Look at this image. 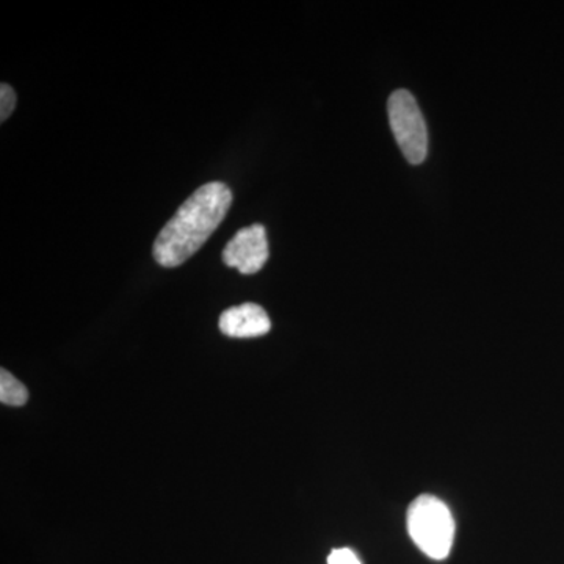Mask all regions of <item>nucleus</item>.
Returning a JSON list of instances; mask_svg holds the SVG:
<instances>
[{
    "label": "nucleus",
    "instance_id": "3",
    "mask_svg": "<svg viewBox=\"0 0 564 564\" xmlns=\"http://www.w3.org/2000/svg\"><path fill=\"white\" fill-rule=\"evenodd\" d=\"M389 122L397 144L411 165H421L429 154V132L413 95L393 91L388 102Z\"/></svg>",
    "mask_w": 564,
    "mask_h": 564
},
{
    "label": "nucleus",
    "instance_id": "5",
    "mask_svg": "<svg viewBox=\"0 0 564 564\" xmlns=\"http://www.w3.org/2000/svg\"><path fill=\"white\" fill-rule=\"evenodd\" d=\"M218 326L225 336L250 339L269 333L272 329V322L262 306L245 303L226 310L220 315Z\"/></svg>",
    "mask_w": 564,
    "mask_h": 564
},
{
    "label": "nucleus",
    "instance_id": "8",
    "mask_svg": "<svg viewBox=\"0 0 564 564\" xmlns=\"http://www.w3.org/2000/svg\"><path fill=\"white\" fill-rule=\"evenodd\" d=\"M328 564H361V562L350 549H336L328 556Z\"/></svg>",
    "mask_w": 564,
    "mask_h": 564
},
{
    "label": "nucleus",
    "instance_id": "1",
    "mask_svg": "<svg viewBox=\"0 0 564 564\" xmlns=\"http://www.w3.org/2000/svg\"><path fill=\"white\" fill-rule=\"evenodd\" d=\"M231 204V188L223 182H209L193 192L155 239V262L174 269L188 261L217 231Z\"/></svg>",
    "mask_w": 564,
    "mask_h": 564
},
{
    "label": "nucleus",
    "instance_id": "4",
    "mask_svg": "<svg viewBox=\"0 0 564 564\" xmlns=\"http://www.w3.org/2000/svg\"><path fill=\"white\" fill-rule=\"evenodd\" d=\"M269 240L262 225H252L240 229L226 243L223 262L243 274H254L269 261Z\"/></svg>",
    "mask_w": 564,
    "mask_h": 564
},
{
    "label": "nucleus",
    "instance_id": "2",
    "mask_svg": "<svg viewBox=\"0 0 564 564\" xmlns=\"http://www.w3.org/2000/svg\"><path fill=\"white\" fill-rule=\"evenodd\" d=\"M408 532L423 554L433 560L447 558L454 545V516L437 497H417L408 508Z\"/></svg>",
    "mask_w": 564,
    "mask_h": 564
},
{
    "label": "nucleus",
    "instance_id": "7",
    "mask_svg": "<svg viewBox=\"0 0 564 564\" xmlns=\"http://www.w3.org/2000/svg\"><path fill=\"white\" fill-rule=\"evenodd\" d=\"M14 106H17V93L10 85H0V121L6 122L9 120L10 115L13 113Z\"/></svg>",
    "mask_w": 564,
    "mask_h": 564
},
{
    "label": "nucleus",
    "instance_id": "6",
    "mask_svg": "<svg viewBox=\"0 0 564 564\" xmlns=\"http://www.w3.org/2000/svg\"><path fill=\"white\" fill-rule=\"evenodd\" d=\"M28 400L29 392L25 386L2 369L0 372V402L9 404V406H22L28 403Z\"/></svg>",
    "mask_w": 564,
    "mask_h": 564
}]
</instances>
